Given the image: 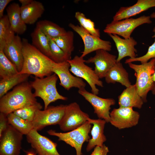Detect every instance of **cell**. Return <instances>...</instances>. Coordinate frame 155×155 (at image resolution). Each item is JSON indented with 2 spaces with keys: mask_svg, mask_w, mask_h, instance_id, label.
<instances>
[{
  "mask_svg": "<svg viewBox=\"0 0 155 155\" xmlns=\"http://www.w3.org/2000/svg\"><path fill=\"white\" fill-rule=\"evenodd\" d=\"M18 73L16 67L7 58L3 50L0 49V77L1 79L9 78Z\"/></svg>",
  "mask_w": 155,
  "mask_h": 155,
  "instance_id": "cell-30",
  "label": "cell"
},
{
  "mask_svg": "<svg viewBox=\"0 0 155 155\" xmlns=\"http://www.w3.org/2000/svg\"><path fill=\"white\" fill-rule=\"evenodd\" d=\"M30 75L18 73L9 78L1 79L0 81V98L14 87L27 81Z\"/></svg>",
  "mask_w": 155,
  "mask_h": 155,
  "instance_id": "cell-27",
  "label": "cell"
},
{
  "mask_svg": "<svg viewBox=\"0 0 155 155\" xmlns=\"http://www.w3.org/2000/svg\"><path fill=\"white\" fill-rule=\"evenodd\" d=\"M85 61L81 56L75 55L67 61L70 65V72L75 76L85 80L90 86L92 93L98 95L99 91L96 86L102 87L103 83L92 68L86 64Z\"/></svg>",
  "mask_w": 155,
  "mask_h": 155,
  "instance_id": "cell-6",
  "label": "cell"
},
{
  "mask_svg": "<svg viewBox=\"0 0 155 155\" xmlns=\"http://www.w3.org/2000/svg\"><path fill=\"white\" fill-rule=\"evenodd\" d=\"M150 16L151 18H155V12H153L152 13Z\"/></svg>",
  "mask_w": 155,
  "mask_h": 155,
  "instance_id": "cell-42",
  "label": "cell"
},
{
  "mask_svg": "<svg viewBox=\"0 0 155 155\" xmlns=\"http://www.w3.org/2000/svg\"><path fill=\"white\" fill-rule=\"evenodd\" d=\"M22 47V40L17 34L5 44L3 49L4 54L16 67L19 73L22 69L24 63Z\"/></svg>",
  "mask_w": 155,
  "mask_h": 155,
  "instance_id": "cell-17",
  "label": "cell"
},
{
  "mask_svg": "<svg viewBox=\"0 0 155 155\" xmlns=\"http://www.w3.org/2000/svg\"><path fill=\"white\" fill-rule=\"evenodd\" d=\"M155 7V0H138L132 6L121 7L113 17V20L117 21L130 18Z\"/></svg>",
  "mask_w": 155,
  "mask_h": 155,
  "instance_id": "cell-19",
  "label": "cell"
},
{
  "mask_svg": "<svg viewBox=\"0 0 155 155\" xmlns=\"http://www.w3.org/2000/svg\"><path fill=\"white\" fill-rule=\"evenodd\" d=\"M150 16L143 15L136 18H130L119 21L113 20L107 24L104 32L107 34H115L127 39L131 37L133 30L138 26L152 23Z\"/></svg>",
  "mask_w": 155,
  "mask_h": 155,
  "instance_id": "cell-7",
  "label": "cell"
},
{
  "mask_svg": "<svg viewBox=\"0 0 155 155\" xmlns=\"http://www.w3.org/2000/svg\"><path fill=\"white\" fill-rule=\"evenodd\" d=\"M6 10L11 27L15 33L18 35L24 34L27 30V26L22 18L19 4L16 3H11Z\"/></svg>",
  "mask_w": 155,
  "mask_h": 155,
  "instance_id": "cell-23",
  "label": "cell"
},
{
  "mask_svg": "<svg viewBox=\"0 0 155 155\" xmlns=\"http://www.w3.org/2000/svg\"><path fill=\"white\" fill-rule=\"evenodd\" d=\"M7 115L2 113H0V137L2 134L7 129L9 125Z\"/></svg>",
  "mask_w": 155,
  "mask_h": 155,
  "instance_id": "cell-36",
  "label": "cell"
},
{
  "mask_svg": "<svg viewBox=\"0 0 155 155\" xmlns=\"http://www.w3.org/2000/svg\"><path fill=\"white\" fill-rule=\"evenodd\" d=\"M36 27L39 28L46 36L52 38L64 35L67 32L63 28L46 20L38 22L36 24Z\"/></svg>",
  "mask_w": 155,
  "mask_h": 155,
  "instance_id": "cell-26",
  "label": "cell"
},
{
  "mask_svg": "<svg viewBox=\"0 0 155 155\" xmlns=\"http://www.w3.org/2000/svg\"><path fill=\"white\" fill-rule=\"evenodd\" d=\"M26 136L27 141L38 155H61L57 150V144L33 129Z\"/></svg>",
  "mask_w": 155,
  "mask_h": 155,
  "instance_id": "cell-15",
  "label": "cell"
},
{
  "mask_svg": "<svg viewBox=\"0 0 155 155\" xmlns=\"http://www.w3.org/2000/svg\"><path fill=\"white\" fill-rule=\"evenodd\" d=\"M111 124L119 129L129 128L137 125L140 114L133 108L119 107L110 112Z\"/></svg>",
  "mask_w": 155,
  "mask_h": 155,
  "instance_id": "cell-13",
  "label": "cell"
},
{
  "mask_svg": "<svg viewBox=\"0 0 155 155\" xmlns=\"http://www.w3.org/2000/svg\"><path fill=\"white\" fill-rule=\"evenodd\" d=\"M119 107L141 108L144 102L135 84L126 88L118 96Z\"/></svg>",
  "mask_w": 155,
  "mask_h": 155,
  "instance_id": "cell-21",
  "label": "cell"
},
{
  "mask_svg": "<svg viewBox=\"0 0 155 155\" xmlns=\"http://www.w3.org/2000/svg\"><path fill=\"white\" fill-rule=\"evenodd\" d=\"M128 64L135 72L134 75L136 78L135 84L138 93L144 103L146 102L148 92L152 91L155 86V83L152 79L155 68V58L140 65L132 63H129Z\"/></svg>",
  "mask_w": 155,
  "mask_h": 155,
  "instance_id": "cell-4",
  "label": "cell"
},
{
  "mask_svg": "<svg viewBox=\"0 0 155 155\" xmlns=\"http://www.w3.org/2000/svg\"><path fill=\"white\" fill-rule=\"evenodd\" d=\"M108 152V147L104 144L102 146L95 147L90 155H107Z\"/></svg>",
  "mask_w": 155,
  "mask_h": 155,
  "instance_id": "cell-37",
  "label": "cell"
},
{
  "mask_svg": "<svg viewBox=\"0 0 155 155\" xmlns=\"http://www.w3.org/2000/svg\"><path fill=\"white\" fill-rule=\"evenodd\" d=\"M69 26L78 33L82 39L84 49L80 56L84 58L86 56L94 51L103 49L108 51L111 50V43L109 41L103 40L99 37L94 36L80 26L70 23Z\"/></svg>",
  "mask_w": 155,
  "mask_h": 155,
  "instance_id": "cell-10",
  "label": "cell"
},
{
  "mask_svg": "<svg viewBox=\"0 0 155 155\" xmlns=\"http://www.w3.org/2000/svg\"><path fill=\"white\" fill-rule=\"evenodd\" d=\"M15 32L12 29L7 15L0 19V49H3L5 44L14 37Z\"/></svg>",
  "mask_w": 155,
  "mask_h": 155,
  "instance_id": "cell-28",
  "label": "cell"
},
{
  "mask_svg": "<svg viewBox=\"0 0 155 155\" xmlns=\"http://www.w3.org/2000/svg\"><path fill=\"white\" fill-rule=\"evenodd\" d=\"M31 36L33 45L51 59L52 55L47 36L37 27L31 33Z\"/></svg>",
  "mask_w": 155,
  "mask_h": 155,
  "instance_id": "cell-25",
  "label": "cell"
},
{
  "mask_svg": "<svg viewBox=\"0 0 155 155\" xmlns=\"http://www.w3.org/2000/svg\"><path fill=\"white\" fill-rule=\"evenodd\" d=\"M22 42L24 63L18 73L33 75L40 78L53 74L52 69L55 62L29 43L27 39L23 38Z\"/></svg>",
  "mask_w": 155,
  "mask_h": 155,
  "instance_id": "cell-1",
  "label": "cell"
},
{
  "mask_svg": "<svg viewBox=\"0 0 155 155\" xmlns=\"http://www.w3.org/2000/svg\"><path fill=\"white\" fill-rule=\"evenodd\" d=\"M75 17L78 21L80 26L95 36L100 37L99 30L95 28L94 23L90 19L87 18L82 13L79 11L75 12Z\"/></svg>",
  "mask_w": 155,
  "mask_h": 155,
  "instance_id": "cell-33",
  "label": "cell"
},
{
  "mask_svg": "<svg viewBox=\"0 0 155 155\" xmlns=\"http://www.w3.org/2000/svg\"><path fill=\"white\" fill-rule=\"evenodd\" d=\"M88 115L82 111L76 102L66 105L64 115L59 125L64 131H69L80 127L89 118Z\"/></svg>",
  "mask_w": 155,
  "mask_h": 155,
  "instance_id": "cell-8",
  "label": "cell"
},
{
  "mask_svg": "<svg viewBox=\"0 0 155 155\" xmlns=\"http://www.w3.org/2000/svg\"><path fill=\"white\" fill-rule=\"evenodd\" d=\"M12 1V0H0V19L4 16V11L6 6Z\"/></svg>",
  "mask_w": 155,
  "mask_h": 155,
  "instance_id": "cell-38",
  "label": "cell"
},
{
  "mask_svg": "<svg viewBox=\"0 0 155 155\" xmlns=\"http://www.w3.org/2000/svg\"><path fill=\"white\" fill-rule=\"evenodd\" d=\"M51 54V59L56 63L67 61L71 59V55L65 53L50 37L47 36Z\"/></svg>",
  "mask_w": 155,
  "mask_h": 155,
  "instance_id": "cell-32",
  "label": "cell"
},
{
  "mask_svg": "<svg viewBox=\"0 0 155 155\" xmlns=\"http://www.w3.org/2000/svg\"><path fill=\"white\" fill-rule=\"evenodd\" d=\"M23 135L9 124L0 137V155H20Z\"/></svg>",
  "mask_w": 155,
  "mask_h": 155,
  "instance_id": "cell-12",
  "label": "cell"
},
{
  "mask_svg": "<svg viewBox=\"0 0 155 155\" xmlns=\"http://www.w3.org/2000/svg\"><path fill=\"white\" fill-rule=\"evenodd\" d=\"M58 79L57 76L54 73L42 78L35 77L34 80L30 82L34 90V96L40 97L43 100L44 109H46L52 102L59 100H66L68 99L58 92L56 88Z\"/></svg>",
  "mask_w": 155,
  "mask_h": 155,
  "instance_id": "cell-3",
  "label": "cell"
},
{
  "mask_svg": "<svg viewBox=\"0 0 155 155\" xmlns=\"http://www.w3.org/2000/svg\"><path fill=\"white\" fill-rule=\"evenodd\" d=\"M66 105L50 106L43 110H38L32 121L34 129L40 131L46 126L59 125L64 115Z\"/></svg>",
  "mask_w": 155,
  "mask_h": 155,
  "instance_id": "cell-9",
  "label": "cell"
},
{
  "mask_svg": "<svg viewBox=\"0 0 155 155\" xmlns=\"http://www.w3.org/2000/svg\"><path fill=\"white\" fill-rule=\"evenodd\" d=\"M36 153L33 151H30L26 152V155H36Z\"/></svg>",
  "mask_w": 155,
  "mask_h": 155,
  "instance_id": "cell-41",
  "label": "cell"
},
{
  "mask_svg": "<svg viewBox=\"0 0 155 155\" xmlns=\"http://www.w3.org/2000/svg\"><path fill=\"white\" fill-rule=\"evenodd\" d=\"M152 79L154 82L155 83V68L154 73L152 75ZM151 92L153 94L155 95V86Z\"/></svg>",
  "mask_w": 155,
  "mask_h": 155,
  "instance_id": "cell-40",
  "label": "cell"
},
{
  "mask_svg": "<svg viewBox=\"0 0 155 155\" xmlns=\"http://www.w3.org/2000/svg\"><path fill=\"white\" fill-rule=\"evenodd\" d=\"M78 92L92 106L94 113L99 119L104 120L106 123H110V111L111 106L114 105L115 100L113 98H103L97 95L90 92L85 88L79 89Z\"/></svg>",
  "mask_w": 155,
  "mask_h": 155,
  "instance_id": "cell-11",
  "label": "cell"
},
{
  "mask_svg": "<svg viewBox=\"0 0 155 155\" xmlns=\"http://www.w3.org/2000/svg\"><path fill=\"white\" fill-rule=\"evenodd\" d=\"M22 18L26 24H32L40 18L45 9L42 3L33 0L29 4L20 6Z\"/></svg>",
  "mask_w": 155,
  "mask_h": 155,
  "instance_id": "cell-22",
  "label": "cell"
},
{
  "mask_svg": "<svg viewBox=\"0 0 155 155\" xmlns=\"http://www.w3.org/2000/svg\"><path fill=\"white\" fill-rule=\"evenodd\" d=\"M27 81L16 86L0 99V112L7 115L18 109L37 102Z\"/></svg>",
  "mask_w": 155,
  "mask_h": 155,
  "instance_id": "cell-2",
  "label": "cell"
},
{
  "mask_svg": "<svg viewBox=\"0 0 155 155\" xmlns=\"http://www.w3.org/2000/svg\"><path fill=\"white\" fill-rule=\"evenodd\" d=\"M153 32L154 33V41L152 44L149 47L147 53L142 56L127 59L125 60V63L128 64L135 61L140 62L141 64L144 63L148 62L152 59L155 58V26L153 28Z\"/></svg>",
  "mask_w": 155,
  "mask_h": 155,
  "instance_id": "cell-35",
  "label": "cell"
},
{
  "mask_svg": "<svg viewBox=\"0 0 155 155\" xmlns=\"http://www.w3.org/2000/svg\"><path fill=\"white\" fill-rule=\"evenodd\" d=\"M91 124L88 121L78 128L66 133L56 132L50 129L47 133L51 135L57 137L58 140L63 141L75 150L76 155H82V149L83 144L88 142L90 139L89 133Z\"/></svg>",
  "mask_w": 155,
  "mask_h": 155,
  "instance_id": "cell-5",
  "label": "cell"
},
{
  "mask_svg": "<svg viewBox=\"0 0 155 155\" xmlns=\"http://www.w3.org/2000/svg\"><path fill=\"white\" fill-rule=\"evenodd\" d=\"M33 0H19V2L21 4L22 6L26 5L30 3Z\"/></svg>",
  "mask_w": 155,
  "mask_h": 155,
  "instance_id": "cell-39",
  "label": "cell"
},
{
  "mask_svg": "<svg viewBox=\"0 0 155 155\" xmlns=\"http://www.w3.org/2000/svg\"><path fill=\"white\" fill-rule=\"evenodd\" d=\"M104 78L108 84L118 82L126 88L132 85L129 80L128 73L120 62H117L111 68Z\"/></svg>",
  "mask_w": 155,
  "mask_h": 155,
  "instance_id": "cell-24",
  "label": "cell"
},
{
  "mask_svg": "<svg viewBox=\"0 0 155 155\" xmlns=\"http://www.w3.org/2000/svg\"><path fill=\"white\" fill-rule=\"evenodd\" d=\"M52 39L65 53L71 55L74 48V34L73 32L67 31L65 34Z\"/></svg>",
  "mask_w": 155,
  "mask_h": 155,
  "instance_id": "cell-31",
  "label": "cell"
},
{
  "mask_svg": "<svg viewBox=\"0 0 155 155\" xmlns=\"http://www.w3.org/2000/svg\"><path fill=\"white\" fill-rule=\"evenodd\" d=\"M42 107L41 104L37 102L34 104L16 110L13 113L25 120L32 122L37 111L41 110Z\"/></svg>",
  "mask_w": 155,
  "mask_h": 155,
  "instance_id": "cell-34",
  "label": "cell"
},
{
  "mask_svg": "<svg viewBox=\"0 0 155 155\" xmlns=\"http://www.w3.org/2000/svg\"><path fill=\"white\" fill-rule=\"evenodd\" d=\"M70 65L67 61L55 63L52 69L53 73L59 78L60 85L67 90L73 87L79 89L85 88L86 83L82 78L75 76L70 73Z\"/></svg>",
  "mask_w": 155,
  "mask_h": 155,
  "instance_id": "cell-14",
  "label": "cell"
},
{
  "mask_svg": "<svg viewBox=\"0 0 155 155\" xmlns=\"http://www.w3.org/2000/svg\"><path fill=\"white\" fill-rule=\"evenodd\" d=\"M7 117L9 124L23 135H27L34 129L32 122L25 120L13 113L9 114Z\"/></svg>",
  "mask_w": 155,
  "mask_h": 155,
  "instance_id": "cell-29",
  "label": "cell"
},
{
  "mask_svg": "<svg viewBox=\"0 0 155 155\" xmlns=\"http://www.w3.org/2000/svg\"><path fill=\"white\" fill-rule=\"evenodd\" d=\"M117 57L108 51L99 49L96 51L95 55L86 60L85 63H93L94 71L100 79L104 78L111 68L117 62Z\"/></svg>",
  "mask_w": 155,
  "mask_h": 155,
  "instance_id": "cell-16",
  "label": "cell"
},
{
  "mask_svg": "<svg viewBox=\"0 0 155 155\" xmlns=\"http://www.w3.org/2000/svg\"><path fill=\"white\" fill-rule=\"evenodd\" d=\"M87 121L93 125L90 131L92 137L88 142L86 148V151L89 152L96 146H102L106 140L104 134V129L106 122L102 119H93L90 117Z\"/></svg>",
  "mask_w": 155,
  "mask_h": 155,
  "instance_id": "cell-20",
  "label": "cell"
},
{
  "mask_svg": "<svg viewBox=\"0 0 155 155\" xmlns=\"http://www.w3.org/2000/svg\"><path fill=\"white\" fill-rule=\"evenodd\" d=\"M108 35L114 41L118 52L117 62H120L126 57H129L131 58L137 57V51L135 46L137 42L133 37L125 39L115 34H110Z\"/></svg>",
  "mask_w": 155,
  "mask_h": 155,
  "instance_id": "cell-18",
  "label": "cell"
}]
</instances>
